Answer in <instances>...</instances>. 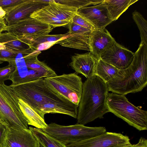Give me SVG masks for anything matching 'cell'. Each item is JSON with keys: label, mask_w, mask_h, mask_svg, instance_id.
<instances>
[{"label": "cell", "mask_w": 147, "mask_h": 147, "mask_svg": "<svg viewBox=\"0 0 147 147\" xmlns=\"http://www.w3.org/2000/svg\"><path fill=\"white\" fill-rule=\"evenodd\" d=\"M134 147H147V140L143 137H141L138 142L134 144Z\"/></svg>", "instance_id": "36"}, {"label": "cell", "mask_w": 147, "mask_h": 147, "mask_svg": "<svg viewBox=\"0 0 147 147\" xmlns=\"http://www.w3.org/2000/svg\"><path fill=\"white\" fill-rule=\"evenodd\" d=\"M69 65L76 73L80 74L87 79L94 75L99 59L90 52L84 54H76L71 58Z\"/></svg>", "instance_id": "15"}, {"label": "cell", "mask_w": 147, "mask_h": 147, "mask_svg": "<svg viewBox=\"0 0 147 147\" xmlns=\"http://www.w3.org/2000/svg\"><path fill=\"white\" fill-rule=\"evenodd\" d=\"M43 8L34 11L31 15L30 17L42 23L49 25L53 28L65 26L70 22L61 20L58 19L50 13L43 9Z\"/></svg>", "instance_id": "24"}, {"label": "cell", "mask_w": 147, "mask_h": 147, "mask_svg": "<svg viewBox=\"0 0 147 147\" xmlns=\"http://www.w3.org/2000/svg\"><path fill=\"white\" fill-rule=\"evenodd\" d=\"M24 0H0V7L6 11L21 3Z\"/></svg>", "instance_id": "34"}, {"label": "cell", "mask_w": 147, "mask_h": 147, "mask_svg": "<svg viewBox=\"0 0 147 147\" xmlns=\"http://www.w3.org/2000/svg\"><path fill=\"white\" fill-rule=\"evenodd\" d=\"M16 68L15 61L9 62L7 65L0 68V84H5V81L9 80L11 75L15 70Z\"/></svg>", "instance_id": "31"}, {"label": "cell", "mask_w": 147, "mask_h": 147, "mask_svg": "<svg viewBox=\"0 0 147 147\" xmlns=\"http://www.w3.org/2000/svg\"><path fill=\"white\" fill-rule=\"evenodd\" d=\"M40 53V51H36L26 56L23 57L27 68L44 74L46 78L57 76L55 72L52 69L43 62L38 60L37 57Z\"/></svg>", "instance_id": "18"}, {"label": "cell", "mask_w": 147, "mask_h": 147, "mask_svg": "<svg viewBox=\"0 0 147 147\" xmlns=\"http://www.w3.org/2000/svg\"><path fill=\"white\" fill-rule=\"evenodd\" d=\"M106 83L109 91L119 94L141 91L147 84V45L140 44L130 65L119 70L116 76Z\"/></svg>", "instance_id": "2"}, {"label": "cell", "mask_w": 147, "mask_h": 147, "mask_svg": "<svg viewBox=\"0 0 147 147\" xmlns=\"http://www.w3.org/2000/svg\"><path fill=\"white\" fill-rule=\"evenodd\" d=\"M0 43L17 51H25L32 49L27 40L19 38L13 34L8 32L0 33Z\"/></svg>", "instance_id": "19"}, {"label": "cell", "mask_w": 147, "mask_h": 147, "mask_svg": "<svg viewBox=\"0 0 147 147\" xmlns=\"http://www.w3.org/2000/svg\"><path fill=\"white\" fill-rule=\"evenodd\" d=\"M138 0H104L113 21L117 20L129 7Z\"/></svg>", "instance_id": "22"}, {"label": "cell", "mask_w": 147, "mask_h": 147, "mask_svg": "<svg viewBox=\"0 0 147 147\" xmlns=\"http://www.w3.org/2000/svg\"><path fill=\"white\" fill-rule=\"evenodd\" d=\"M132 16L140 32V44H144L147 45V21L141 14L136 10L132 13Z\"/></svg>", "instance_id": "29"}, {"label": "cell", "mask_w": 147, "mask_h": 147, "mask_svg": "<svg viewBox=\"0 0 147 147\" xmlns=\"http://www.w3.org/2000/svg\"><path fill=\"white\" fill-rule=\"evenodd\" d=\"M38 145L37 147H45L42 144L38 141Z\"/></svg>", "instance_id": "40"}, {"label": "cell", "mask_w": 147, "mask_h": 147, "mask_svg": "<svg viewBox=\"0 0 147 147\" xmlns=\"http://www.w3.org/2000/svg\"><path fill=\"white\" fill-rule=\"evenodd\" d=\"M134 53L116 42L101 55L100 59L119 70L127 68L133 60Z\"/></svg>", "instance_id": "11"}, {"label": "cell", "mask_w": 147, "mask_h": 147, "mask_svg": "<svg viewBox=\"0 0 147 147\" xmlns=\"http://www.w3.org/2000/svg\"><path fill=\"white\" fill-rule=\"evenodd\" d=\"M90 35L75 34L58 41L56 44L63 47L90 51Z\"/></svg>", "instance_id": "21"}, {"label": "cell", "mask_w": 147, "mask_h": 147, "mask_svg": "<svg viewBox=\"0 0 147 147\" xmlns=\"http://www.w3.org/2000/svg\"><path fill=\"white\" fill-rule=\"evenodd\" d=\"M119 71L114 66L99 59L96 65L94 75L98 76L107 83L116 77Z\"/></svg>", "instance_id": "25"}, {"label": "cell", "mask_w": 147, "mask_h": 147, "mask_svg": "<svg viewBox=\"0 0 147 147\" xmlns=\"http://www.w3.org/2000/svg\"><path fill=\"white\" fill-rule=\"evenodd\" d=\"M18 104L28 125L41 129L47 127L48 124L45 122L44 118L19 98Z\"/></svg>", "instance_id": "20"}, {"label": "cell", "mask_w": 147, "mask_h": 147, "mask_svg": "<svg viewBox=\"0 0 147 147\" xmlns=\"http://www.w3.org/2000/svg\"><path fill=\"white\" fill-rule=\"evenodd\" d=\"M15 62L16 69L9 79L12 82L11 84L26 83L28 73V68L26 65L23 54L19 53L17 55L16 58Z\"/></svg>", "instance_id": "23"}, {"label": "cell", "mask_w": 147, "mask_h": 147, "mask_svg": "<svg viewBox=\"0 0 147 147\" xmlns=\"http://www.w3.org/2000/svg\"><path fill=\"white\" fill-rule=\"evenodd\" d=\"M68 25L69 29L68 32L71 35L78 34L89 35H90L92 30L78 25L72 22H71Z\"/></svg>", "instance_id": "32"}, {"label": "cell", "mask_w": 147, "mask_h": 147, "mask_svg": "<svg viewBox=\"0 0 147 147\" xmlns=\"http://www.w3.org/2000/svg\"><path fill=\"white\" fill-rule=\"evenodd\" d=\"M77 13L96 29L103 30L113 21L103 2L91 6L81 8L78 10Z\"/></svg>", "instance_id": "12"}, {"label": "cell", "mask_w": 147, "mask_h": 147, "mask_svg": "<svg viewBox=\"0 0 147 147\" xmlns=\"http://www.w3.org/2000/svg\"><path fill=\"white\" fill-rule=\"evenodd\" d=\"M49 4V0H24L7 11L4 18L7 26L30 17L35 11L45 7Z\"/></svg>", "instance_id": "10"}, {"label": "cell", "mask_w": 147, "mask_h": 147, "mask_svg": "<svg viewBox=\"0 0 147 147\" xmlns=\"http://www.w3.org/2000/svg\"><path fill=\"white\" fill-rule=\"evenodd\" d=\"M6 13V11L2 7H0V18H4Z\"/></svg>", "instance_id": "38"}, {"label": "cell", "mask_w": 147, "mask_h": 147, "mask_svg": "<svg viewBox=\"0 0 147 147\" xmlns=\"http://www.w3.org/2000/svg\"><path fill=\"white\" fill-rule=\"evenodd\" d=\"M71 35L68 32L64 34L42 35L32 39L21 38H24L28 40L31 48L35 50V48L39 45L47 42H57L61 40L67 38Z\"/></svg>", "instance_id": "27"}, {"label": "cell", "mask_w": 147, "mask_h": 147, "mask_svg": "<svg viewBox=\"0 0 147 147\" xmlns=\"http://www.w3.org/2000/svg\"><path fill=\"white\" fill-rule=\"evenodd\" d=\"M7 128L0 123V147H3L6 138Z\"/></svg>", "instance_id": "35"}, {"label": "cell", "mask_w": 147, "mask_h": 147, "mask_svg": "<svg viewBox=\"0 0 147 147\" xmlns=\"http://www.w3.org/2000/svg\"><path fill=\"white\" fill-rule=\"evenodd\" d=\"M121 147H134V144L132 145L130 143Z\"/></svg>", "instance_id": "39"}, {"label": "cell", "mask_w": 147, "mask_h": 147, "mask_svg": "<svg viewBox=\"0 0 147 147\" xmlns=\"http://www.w3.org/2000/svg\"><path fill=\"white\" fill-rule=\"evenodd\" d=\"M109 91L106 83L98 76L87 79L78 107V124L84 125L109 112L106 102Z\"/></svg>", "instance_id": "1"}, {"label": "cell", "mask_w": 147, "mask_h": 147, "mask_svg": "<svg viewBox=\"0 0 147 147\" xmlns=\"http://www.w3.org/2000/svg\"><path fill=\"white\" fill-rule=\"evenodd\" d=\"M115 42L105 28L102 30L95 29L92 30L90 35V52L99 59L101 54Z\"/></svg>", "instance_id": "16"}, {"label": "cell", "mask_w": 147, "mask_h": 147, "mask_svg": "<svg viewBox=\"0 0 147 147\" xmlns=\"http://www.w3.org/2000/svg\"><path fill=\"white\" fill-rule=\"evenodd\" d=\"M19 98L10 86L0 84V123L7 128L28 129L19 105Z\"/></svg>", "instance_id": "5"}, {"label": "cell", "mask_w": 147, "mask_h": 147, "mask_svg": "<svg viewBox=\"0 0 147 147\" xmlns=\"http://www.w3.org/2000/svg\"><path fill=\"white\" fill-rule=\"evenodd\" d=\"M36 51L32 49L25 51H14L0 43V61H7L8 63L14 61L17 55L19 53L23 54L25 57L33 53Z\"/></svg>", "instance_id": "28"}, {"label": "cell", "mask_w": 147, "mask_h": 147, "mask_svg": "<svg viewBox=\"0 0 147 147\" xmlns=\"http://www.w3.org/2000/svg\"><path fill=\"white\" fill-rule=\"evenodd\" d=\"M106 102L109 112L139 131L147 129V111L131 103L125 95L109 93Z\"/></svg>", "instance_id": "4"}, {"label": "cell", "mask_w": 147, "mask_h": 147, "mask_svg": "<svg viewBox=\"0 0 147 147\" xmlns=\"http://www.w3.org/2000/svg\"><path fill=\"white\" fill-rule=\"evenodd\" d=\"M29 129L37 141L45 147H67L65 145L41 129L31 127H30Z\"/></svg>", "instance_id": "26"}, {"label": "cell", "mask_w": 147, "mask_h": 147, "mask_svg": "<svg viewBox=\"0 0 147 147\" xmlns=\"http://www.w3.org/2000/svg\"><path fill=\"white\" fill-rule=\"evenodd\" d=\"M7 25L4 18H0V33L3 31H6Z\"/></svg>", "instance_id": "37"}, {"label": "cell", "mask_w": 147, "mask_h": 147, "mask_svg": "<svg viewBox=\"0 0 147 147\" xmlns=\"http://www.w3.org/2000/svg\"><path fill=\"white\" fill-rule=\"evenodd\" d=\"M56 18L62 21L71 22L78 10L77 8L49 0V4L43 8Z\"/></svg>", "instance_id": "17"}, {"label": "cell", "mask_w": 147, "mask_h": 147, "mask_svg": "<svg viewBox=\"0 0 147 147\" xmlns=\"http://www.w3.org/2000/svg\"><path fill=\"white\" fill-rule=\"evenodd\" d=\"M65 146L76 142L89 139L105 133L102 127H88L76 124L64 126L52 123L42 129Z\"/></svg>", "instance_id": "6"}, {"label": "cell", "mask_w": 147, "mask_h": 147, "mask_svg": "<svg viewBox=\"0 0 147 147\" xmlns=\"http://www.w3.org/2000/svg\"><path fill=\"white\" fill-rule=\"evenodd\" d=\"M128 136L107 132L95 137L67 144V147H121L130 143Z\"/></svg>", "instance_id": "9"}, {"label": "cell", "mask_w": 147, "mask_h": 147, "mask_svg": "<svg viewBox=\"0 0 147 147\" xmlns=\"http://www.w3.org/2000/svg\"><path fill=\"white\" fill-rule=\"evenodd\" d=\"M78 107L65 98L49 102L41 106L36 112L44 118L47 113H60L77 118Z\"/></svg>", "instance_id": "14"}, {"label": "cell", "mask_w": 147, "mask_h": 147, "mask_svg": "<svg viewBox=\"0 0 147 147\" xmlns=\"http://www.w3.org/2000/svg\"><path fill=\"white\" fill-rule=\"evenodd\" d=\"M46 84L78 107L82 92V78L76 73L44 78Z\"/></svg>", "instance_id": "7"}, {"label": "cell", "mask_w": 147, "mask_h": 147, "mask_svg": "<svg viewBox=\"0 0 147 147\" xmlns=\"http://www.w3.org/2000/svg\"><path fill=\"white\" fill-rule=\"evenodd\" d=\"M52 26L30 17L11 26H7L6 31L19 38L32 39L49 34L53 29Z\"/></svg>", "instance_id": "8"}, {"label": "cell", "mask_w": 147, "mask_h": 147, "mask_svg": "<svg viewBox=\"0 0 147 147\" xmlns=\"http://www.w3.org/2000/svg\"><path fill=\"white\" fill-rule=\"evenodd\" d=\"M71 22L92 30L95 29L85 18L78 14L77 12L73 16Z\"/></svg>", "instance_id": "33"}, {"label": "cell", "mask_w": 147, "mask_h": 147, "mask_svg": "<svg viewBox=\"0 0 147 147\" xmlns=\"http://www.w3.org/2000/svg\"><path fill=\"white\" fill-rule=\"evenodd\" d=\"M38 143L29 129L7 128L3 147H37Z\"/></svg>", "instance_id": "13"}, {"label": "cell", "mask_w": 147, "mask_h": 147, "mask_svg": "<svg viewBox=\"0 0 147 147\" xmlns=\"http://www.w3.org/2000/svg\"><path fill=\"white\" fill-rule=\"evenodd\" d=\"M104 0H54L57 3L75 7L78 9L85 7L95 5L102 3Z\"/></svg>", "instance_id": "30"}, {"label": "cell", "mask_w": 147, "mask_h": 147, "mask_svg": "<svg viewBox=\"0 0 147 147\" xmlns=\"http://www.w3.org/2000/svg\"><path fill=\"white\" fill-rule=\"evenodd\" d=\"M10 86L18 97L36 112L40 107L49 102L65 98L48 86L44 78Z\"/></svg>", "instance_id": "3"}]
</instances>
